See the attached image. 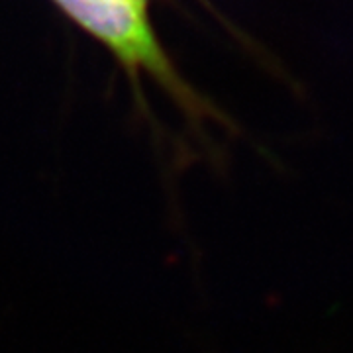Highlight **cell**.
<instances>
[{
    "instance_id": "obj_1",
    "label": "cell",
    "mask_w": 353,
    "mask_h": 353,
    "mask_svg": "<svg viewBox=\"0 0 353 353\" xmlns=\"http://www.w3.org/2000/svg\"><path fill=\"white\" fill-rule=\"evenodd\" d=\"M88 34L101 39L132 73H152L192 120L216 118V110L176 75L148 18L145 0H53Z\"/></svg>"
}]
</instances>
